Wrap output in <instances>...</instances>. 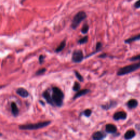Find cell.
Returning a JSON list of instances; mask_svg holds the SVG:
<instances>
[{"label": "cell", "mask_w": 140, "mask_h": 140, "mask_svg": "<svg viewBox=\"0 0 140 140\" xmlns=\"http://www.w3.org/2000/svg\"><path fill=\"white\" fill-rule=\"evenodd\" d=\"M52 98L55 106L61 107L63 105L64 94L61 90L58 87H53L52 89Z\"/></svg>", "instance_id": "cell-1"}, {"label": "cell", "mask_w": 140, "mask_h": 140, "mask_svg": "<svg viewBox=\"0 0 140 140\" xmlns=\"http://www.w3.org/2000/svg\"><path fill=\"white\" fill-rule=\"evenodd\" d=\"M52 123L51 121L47 120L36 124H26L19 126V129L22 130H34L42 129L48 126Z\"/></svg>", "instance_id": "cell-2"}, {"label": "cell", "mask_w": 140, "mask_h": 140, "mask_svg": "<svg viewBox=\"0 0 140 140\" xmlns=\"http://www.w3.org/2000/svg\"><path fill=\"white\" fill-rule=\"evenodd\" d=\"M139 68H140L139 63L133 64L120 68V69L118 71L117 74L118 76H119L126 75V74L130 73L132 72H134V71L138 70Z\"/></svg>", "instance_id": "cell-3"}, {"label": "cell", "mask_w": 140, "mask_h": 140, "mask_svg": "<svg viewBox=\"0 0 140 140\" xmlns=\"http://www.w3.org/2000/svg\"><path fill=\"white\" fill-rule=\"evenodd\" d=\"M87 15L85 12L80 11L74 15L73 19L71 24V27L73 30H76L80 24L81 23L82 21H83L86 18Z\"/></svg>", "instance_id": "cell-4"}, {"label": "cell", "mask_w": 140, "mask_h": 140, "mask_svg": "<svg viewBox=\"0 0 140 140\" xmlns=\"http://www.w3.org/2000/svg\"><path fill=\"white\" fill-rule=\"evenodd\" d=\"M84 59L82 50L76 49L73 51L72 55V61L74 63H80Z\"/></svg>", "instance_id": "cell-5"}, {"label": "cell", "mask_w": 140, "mask_h": 140, "mask_svg": "<svg viewBox=\"0 0 140 140\" xmlns=\"http://www.w3.org/2000/svg\"><path fill=\"white\" fill-rule=\"evenodd\" d=\"M127 118V114L124 111H119L116 112L113 116V118L114 120H125Z\"/></svg>", "instance_id": "cell-6"}, {"label": "cell", "mask_w": 140, "mask_h": 140, "mask_svg": "<svg viewBox=\"0 0 140 140\" xmlns=\"http://www.w3.org/2000/svg\"><path fill=\"white\" fill-rule=\"evenodd\" d=\"M43 98H44L46 102L49 105H51L52 106H55V105L53 103V101L52 98V95L50 93L49 91L48 90H46L44 92H43L42 94Z\"/></svg>", "instance_id": "cell-7"}, {"label": "cell", "mask_w": 140, "mask_h": 140, "mask_svg": "<svg viewBox=\"0 0 140 140\" xmlns=\"http://www.w3.org/2000/svg\"><path fill=\"white\" fill-rule=\"evenodd\" d=\"M106 133L102 131H98L94 132L92 135V138L94 140H101L106 137Z\"/></svg>", "instance_id": "cell-8"}, {"label": "cell", "mask_w": 140, "mask_h": 140, "mask_svg": "<svg viewBox=\"0 0 140 140\" xmlns=\"http://www.w3.org/2000/svg\"><path fill=\"white\" fill-rule=\"evenodd\" d=\"M106 132L108 133H115L117 132V127L112 124H107L105 126Z\"/></svg>", "instance_id": "cell-9"}, {"label": "cell", "mask_w": 140, "mask_h": 140, "mask_svg": "<svg viewBox=\"0 0 140 140\" xmlns=\"http://www.w3.org/2000/svg\"><path fill=\"white\" fill-rule=\"evenodd\" d=\"M117 105V102L115 101H110L108 103L105 105H102L101 107L104 110H109L110 109L116 107Z\"/></svg>", "instance_id": "cell-10"}, {"label": "cell", "mask_w": 140, "mask_h": 140, "mask_svg": "<svg viewBox=\"0 0 140 140\" xmlns=\"http://www.w3.org/2000/svg\"><path fill=\"white\" fill-rule=\"evenodd\" d=\"M17 94L21 98H26L29 96V93L26 89L24 88H19L16 91Z\"/></svg>", "instance_id": "cell-11"}, {"label": "cell", "mask_w": 140, "mask_h": 140, "mask_svg": "<svg viewBox=\"0 0 140 140\" xmlns=\"http://www.w3.org/2000/svg\"><path fill=\"white\" fill-rule=\"evenodd\" d=\"M90 92V90L88 89H85L81 90H79L78 91H77L76 94L73 96V100H76L78 98L81 97L82 96L85 95L89 93Z\"/></svg>", "instance_id": "cell-12"}, {"label": "cell", "mask_w": 140, "mask_h": 140, "mask_svg": "<svg viewBox=\"0 0 140 140\" xmlns=\"http://www.w3.org/2000/svg\"><path fill=\"white\" fill-rule=\"evenodd\" d=\"M11 107L12 115H13L14 117H18L19 115V109L17 107L16 103L14 102H12L11 104Z\"/></svg>", "instance_id": "cell-13"}, {"label": "cell", "mask_w": 140, "mask_h": 140, "mask_svg": "<svg viewBox=\"0 0 140 140\" xmlns=\"http://www.w3.org/2000/svg\"><path fill=\"white\" fill-rule=\"evenodd\" d=\"M136 135V132L133 130H130L127 131L124 135V138L126 139H130L134 137Z\"/></svg>", "instance_id": "cell-14"}, {"label": "cell", "mask_w": 140, "mask_h": 140, "mask_svg": "<svg viewBox=\"0 0 140 140\" xmlns=\"http://www.w3.org/2000/svg\"><path fill=\"white\" fill-rule=\"evenodd\" d=\"M127 106L129 108H135L138 106V101L135 99H131L127 102Z\"/></svg>", "instance_id": "cell-15"}, {"label": "cell", "mask_w": 140, "mask_h": 140, "mask_svg": "<svg viewBox=\"0 0 140 140\" xmlns=\"http://www.w3.org/2000/svg\"><path fill=\"white\" fill-rule=\"evenodd\" d=\"M66 45V40L64 39L60 43V45H59L58 47L55 49V52L57 53H58L61 52L65 48Z\"/></svg>", "instance_id": "cell-16"}, {"label": "cell", "mask_w": 140, "mask_h": 140, "mask_svg": "<svg viewBox=\"0 0 140 140\" xmlns=\"http://www.w3.org/2000/svg\"><path fill=\"white\" fill-rule=\"evenodd\" d=\"M139 40H140V33L138 34V35H137L132 37H131V38H129L128 39H126L125 41V43H131L132 42L139 41Z\"/></svg>", "instance_id": "cell-17"}, {"label": "cell", "mask_w": 140, "mask_h": 140, "mask_svg": "<svg viewBox=\"0 0 140 140\" xmlns=\"http://www.w3.org/2000/svg\"><path fill=\"white\" fill-rule=\"evenodd\" d=\"M74 74H75V76H76V78L79 82H84V78L81 75V74H80V73L78 72V71H77L76 70H74Z\"/></svg>", "instance_id": "cell-18"}, {"label": "cell", "mask_w": 140, "mask_h": 140, "mask_svg": "<svg viewBox=\"0 0 140 140\" xmlns=\"http://www.w3.org/2000/svg\"><path fill=\"white\" fill-rule=\"evenodd\" d=\"M89 29V26L88 25V24H85L83 26L82 28V29H81L82 33L84 34V35H85V34L88 33Z\"/></svg>", "instance_id": "cell-19"}, {"label": "cell", "mask_w": 140, "mask_h": 140, "mask_svg": "<svg viewBox=\"0 0 140 140\" xmlns=\"http://www.w3.org/2000/svg\"><path fill=\"white\" fill-rule=\"evenodd\" d=\"M82 114H83L84 116H85L86 117H90L91 116V115L92 114V111L90 109H86L83 112L81 113Z\"/></svg>", "instance_id": "cell-20"}, {"label": "cell", "mask_w": 140, "mask_h": 140, "mask_svg": "<svg viewBox=\"0 0 140 140\" xmlns=\"http://www.w3.org/2000/svg\"><path fill=\"white\" fill-rule=\"evenodd\" d=\"M88 41V36H85L84 37H83V38H80L78 41V43L79 44H85Z\"/></svg>", "instance_id": "cell-21"}, {"label": "cell", "mask_w": 140, "mask_h": 140, "mask_svg": "<svg viewBox=\"0 0 140 140\" xmlns=\"http://www.w3.org/2000/svg\"><path fill=\"white\" fill-rule=\"evenodd\" d=\"M80 84L77 82H75L74 83L73 86V88L72 89L75 92H77L79 90H80Z\"/></svg>", "instance_id": "cell-22"}, {"label": "cell", "mask_w": 140, "mask_h": 140, "mask_svg": "<svg viewBox=\"0 0 140 140\" xmlns=\"http://www.w3.org/2000/svg\"><path fill=\"white\" fill-rule=\"evenodd\" d=\"M46 71V69L45 68H40L38 70H37L36 71V72L35 73V75L36 76H41V75H43L44 74L45 72Z\"/></svg>", "instance_id": "cell-23"}, {"label": "cell", "mask_w": 140, "mask_h": 140, "mask_svg": "<svg viewBox=\"0 0 140 140\" xmlns=\"http://www.w3.org/2000/svg\"><path fill=\"white\" fill-rule=\"evenodd\" d=\"M102 48V44L100 42H98L96 45V51L100 52Z\"/></svg>", "instance_id": "cell-24"}, {"label": "cell", "mask_w": 140, "mask_h": 140, "mask_svg": "<svg viewBox=\"0 0 140 140\" xmlns=\"http://www.w3.org/2000/svg\"><path fill=\"white\" fill-rule=\"evenodd\" d=\"M45 56L44 55H40L39 56V58H38V60H39V63L40 65H42L43 63H44V59H45Z\"/></svg>", "instance_id": "cell-25"}, {"label": "cell", "mask_w": 140, "mask_h": 140, "mask_svg": "<svg viewBox=\"0 0 140 140\" xmlns=\"http://www.w3.org/2000/svg\"><path fill=\"white\" fill-rule=\"evenodd\" d=\"M130 60L132 61H137V60L140 61V55L135 56V57H133L132 58L130 59ZM139 64H140V62H139Z\"/></svg>", "instance_id": "cell-26"}, {"label": "cell", "mask_w": 140, "mask_h": 140, "mask_svg": "<svg viewBox=\"0 0 140 140\" xmlns=\"http://www.w3.org/2000/svg\"><path fill=\"white\" fill-rule=\"evenodd\" d=\"M134 7L135 8H140V0H137L134 4Z\"/></svg>", "instance_id": "cell-27"}, {"label": "cell", "mask_w": 140, "mask_h": 140, "mask_svg": "<svg viewBox=\"0 0 140 140\" xmlns=\"http://www.w3.org/2000/svg\"><path fill=\"white\" fill-rule=\"evenodd\" d=\"M107 54H106V53L102 54L101 55H99V57H98V58H107Z\"/></svg>", "instance_id": "cell-28"}, {"label": "cell", "mask_w": 140, "mask_h": 140, "mask_svg": "<svg viewBox=\"0 0 140 140\" xmlns=\"http://www.w3.org/2000/svg\"><path fill=\"white\" fill-rule=\"evenodd\" d=\"M39 102H40V103H41L43 106H45V103H44V102H43L42 101L40 100V101H39Z\"/></svg>", "instance_id": "cell-29"}]
</instances>
